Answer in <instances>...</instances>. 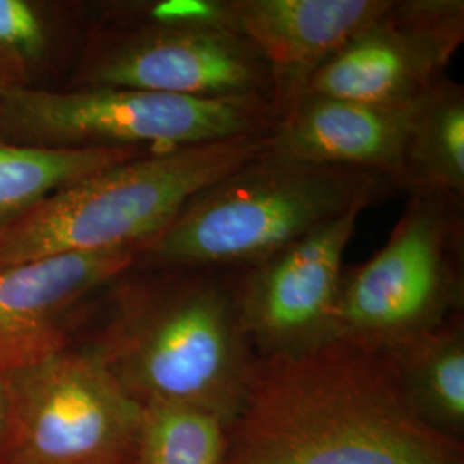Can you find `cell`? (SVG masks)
<instances>
[{
  "label": "cell",
  "mask_w": 464,
  "mask_h": 464,
  "mask_svg": "<svg viewBox=\"0 0 464 464\" xmlns=\"http://www.w3.org/2000/svg\"><path fill=\"white\" fill-rule=\"evenodd\" d=\"M464 310V198L413 191L385 245L344 266L332 341L396 351Z\"/></svg>",
  "instance_id": "obj_5"
},
{
  "label": "cell",
  "mask_w": 464,
  "mask_h": 464,
  "mask_svg": "<svg viewBox=\"0 0 464 464\" xmlns=\"http://www.w3.org/2000/svg\"><path fill=\"white\" fill-rule=\"evenodd\" d=\"M64 88H130L274 105L268 67L245 34L155 24L126 13L119 0L95 4L82 55Z\"/></svg>",
  "instance_id": "obj_7"
},
{
  "label": "cell",
  "mask_w": 464,
  "mask_h": 464,
  "mask_svg": "<svg viewBox=\"0 0 464 464\" xmlns=\"http://www.w3.org/2000/svg\"><path fill=\"white\" fill-rule=\"evenodd\" d=\"M11 427H13V394H11L9 370L0 368V461L7 449Z\"/></svg>",
  "instance_id": "obj_20"
},
{
  "label": "cell",
  "mask_w": 464,
  "mask_h": 464,
  "mask_svg": "<svg viewBox=\"0 0 464 464\" xmlns=\"http://www.w3.org/2000/svg\"><path fill=\"white\" fill-rule=\"evenodd\" d=\"M95 4L0 0V83L28 90L66 86L93 23Z\"/></svg>",
  "instance_id": "obj_14"
},
{
  "label": "cell",
  "mask_w": 464,
  "mask_h": 464,
  "mask_svg": "<svg viewBox=\"0 0 464 464\" xmlns=\"http://www.w3.org/2000/svg\"><path fill=\"white\" fill-rule=\"evenodd\" d=\"M391 0H231L237 28L264 57L277 119L318 69L381 14Z\"/></svg>",
  "instance_id": "obj_12"
},
{
  "label": "cell",
  "mask_w": 464,
  "mask_h": 464,
  "mask_svg": "<svg viewBox=\"0 0 464 464\" xmlns=\"http://www.w3.org/2000/svg\"><path fill=\"white\" fill-rule=\"evenodd\" d=\"M363 212H348L260 262L232 268L236 312L256 358L331 343L344 253Z\"/></svg>",
  "instance_id": "obj_9"
},
{
  "label": "cell",
  "mask_w": 464,
  "mask_h": 464,
  "mask_svg": "<svg viewBox=\"0 0 464 464\" xmlns=\"http://www.w3.org/2000/svg\"><path fill=\"white\" fill-rule=\"evenodd\" d=\"M0 86H2V83H0Z\"/></svg>",
  "instance_id": "obj_21"
},
{
  "label": "cell",
  "mask_w": 464,
  "mask_h": 464,
  "mask_svg": "<svg viewBox=\"0 0 464 464\" xmlns=\"http://www.w3.org/2000/svg\"><path fill=\"white\" fill-rule=\"evenodd\" d=\"M150 153L141 149H36L0 141V222L53 191Z\"/></svg>",
  "instance_id": "obj_17"
},
{
  "label": "cell",
  "mask_w": 464,
  "mask_h": 464,
  "mask_svg": "<svg viewBox=\"0 0 464 464\" xmlns=\"http://www.w3.org/2000/svg\"><path fill=\"white\" fill-rule=\"evenodd\" d=\"M229 423V416L189 402H145L134 464H224Z\"/></svg>",
  "instance_id": "obj_18"
},
{
  "label": "cell",
  "mask_w": 464,
  "mask_h": 464,
  "mask_svg": "<svg viewBox=\"0 0 464 464\" xmlns=\"http://www.w3.org/2000/svg\"><path fill=\"white\" fill-rule=\"evenodd\" d=\"M399 189L464 198V88L448 76L415 103Z\"/></svg>",
  "instance_id": "obj_15"
},
{
  "label": "cell",
  "mask_w": 464,
  "mask_h": 464,
  "mask_svg": "<svg viewBox=\"0 0 464 464\" xmlns=\"http://www.w3.org/2000/svg\"><path fill=\"white\" fill-rule=\"evenodd\" d=\"M270 147L241 134L150 151L53 191L0 222V270L67 253L149 245L186 203Z\"/></svg>",
  "instance_id": "obj_4"
},
{
  "label": "cell",
  "mask_w": 464,
  "mask_h": 464,
  "mask_svg": "<svg viewBox=\"0 0 464 464\" xmlns=\"http://www.w3.org/2000/svg\"><path fill=\"white\" fill-rule=\"evenodd\" d=\"M277 114L260 99H193L130 88L0 86V141L36 149H179L268 133Z\"/></svg>",
  "instance_id": "obj_6"
},
{
  "label": "cell",
  "mask_w": 464,
  "mask_h": 464,
  "mask_svg": "<svg viewBox=\"0 0 464 464\" xmlns=\"http://www.w3.org/2000/svg\"><path fill=\"white\" fill-rule=\"evenodd\" d=\"M147 248L67 253L0 270V368L32 365L71 346L92 299Z\"/></svg>",
  "instance_id": "obj_11"
},
{
  "label": "cell",
  "mask_w": 464,
  "mask_h": 464,
  "mask_svg": "<svg viewBox=\"0 0 464 464\" xmlns=\"http://www.w3.org/2000/svg\"><path fill=\"white\" fill-rule=\"evenodd\" d=\"M396 191L398 184L387 176L299 162L268 147L189 199L140 260L166 266H249Z\"/></svg>",
  "instance_id": "obj_3"
},
{
  "label": "cell",
  "mask_w": 464,
  "mask_h": 464,
  "mask_svg": "<svg viewBox=\"0 0 464 464\" xmlns=\"http://www.w3.org/2000/svg\"><path fill=\"white\" fill-rule=\"evenodd\" d=\"M71 346L97 358L140 404L189 402L231 420L256 360L232 268L140 258L92 299Z\"/></svg>",
  "instance_id": "obj_2"
},
{
  "label": "cell",
  "mask_w": 464,
  "mask_h": 464,
  "mask_svg": "<svg viewBox=\"0 0 464 464\" xmlns=\"http://www.w3.org/2000/svg\"><path fill=\"white\" fill-rule=\"evenodd\" d=\"M13 427L0 464H134L143 404L78 346L9 370Z\"/></svg>",
  "instance_id": "obj_8"
},
{
  "label": "cell",
  "mask_w": 464,
  "mask_h": 464,
  "mask_svg": "<svg viewBox=\"0 0 464 464\" xmlns=\"http://www.w3.org/2000/svg\"><path fill=\"white\" fill-rule=\"evenodd\" d=\"M224 464H464L410 406L391 354L331 341L256 358Z\"/></svg>",
  "instance_id": "obj_1"
},
{
  "label": "cell",
  "mask_w": 464,
  "mask_h": 464,
  "mask_svg": "<svg viewBox=\"0 0 464 464\" xmlns=\"http://www.w3.org/2000/svg\"><path fill=\"white\" fill-rule=\"evenodd\" d=\"M415 103L375 105L304 93L276 121L270 151L299 162L382 174L399 188Z\"/></svg>",
  "instance_id": "obj_13"
},
{
  "label": "cell",
  "mask_w": 464,
  "mask_h": 464,
  "mask_svg": "<svg viewBox=\"0 0 464 464\" xmlns=\"http://www.w3.org/2000/svg\"><path fill=\"white\" fill-rule=\"evenodd\" d=\"M119 4L131 16L155 24L239 32L231 0H119Z\"/></svg>",
  "instance_id": "obj_19"
},
{
  "label": "cell",
  "mask_w": 464,
  "mask_h": 464,
  "mask_svg": "<svg viewBox=\"0 0 464 464\" xmlns=\"http://www.w3.org/2000/svg\"><path fill=\"white\" fill-rule=\"evenodd\" d=\"M410 406L433 430L464 433V315L413 343L387 351Z\"/></svg>",
  "instance_id": "obj_16"
},
{
  "label": "cell",
  "mask_w": 464,
  "mask_h": 464,
  "mask_svg": "<svg viewBox=\"0 0 464 464\" xmlns=\"http://www.w3.org/2000/svg\"><path fill=\"white\" fill-rule=\"evenodd\" d=\"M463 42V0H391L318 69L306 93L410 105L448 76Z\"/></svg>",
  "instance_id": "obj_10"
}]
</instances>
